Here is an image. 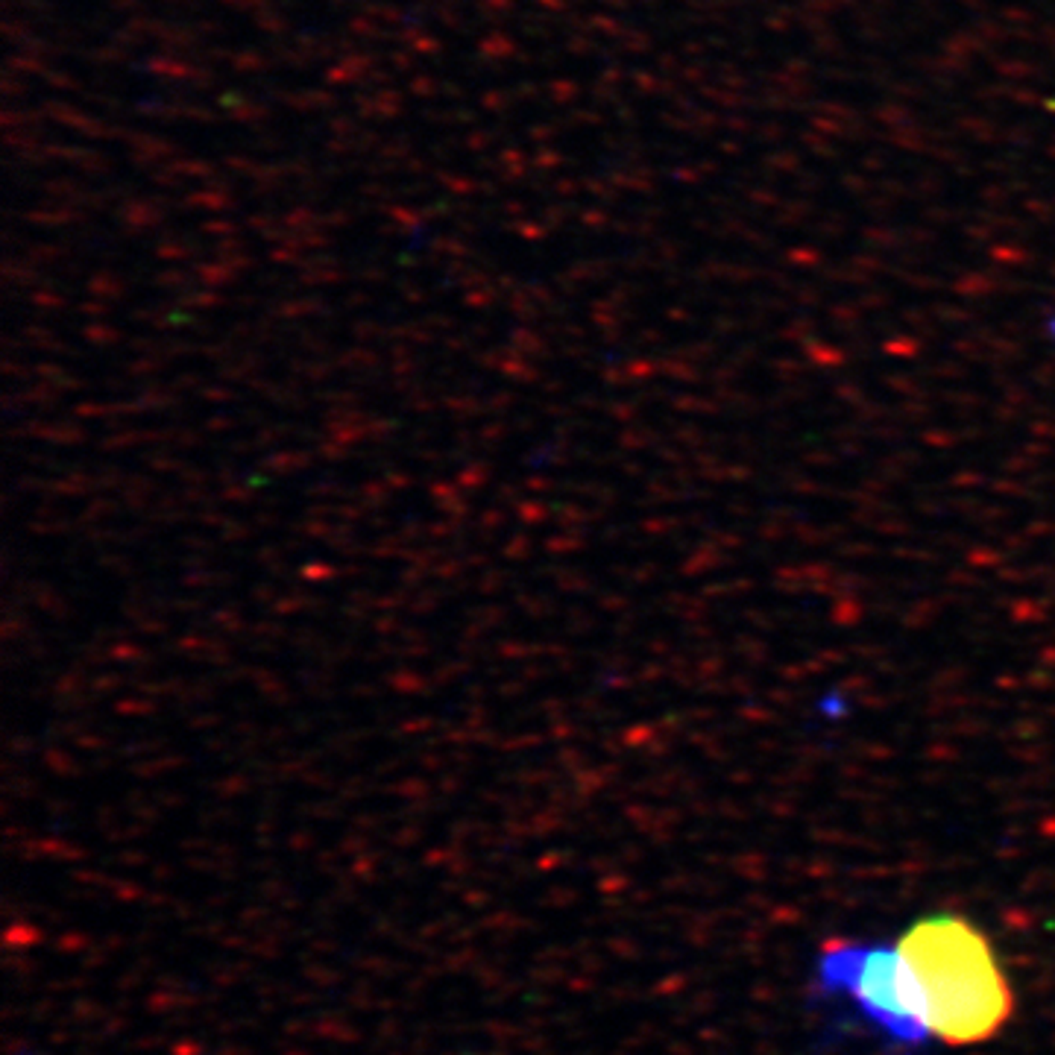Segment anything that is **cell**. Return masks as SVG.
Instances as JSON below:
<instances>
[{
  "mask_svg": "<svg viewBox=\"0 0 1055 1055\" xmlns=\"http://www.w3.org/2000/svg\"><path fill=\"white\" fill-rule=\"evenodd\" d=\"M816 988L841 1002L891 1052H921L936 1043L897 941H830L816 962Z\"/></svg>",
  "mask_w": 1055,
  "mask_h": 1055,
  "instance_id": "obj_2",
  "label": "cell"
},
{
  "mask_svg": "<svg viewBox=\"0 0 1055 1055\" xmlns=\"http://www.w3.org/2000/svg\"><path fill=\"white\" fill-rule=\"evenodd\" d=\"M932 1041L973 1047L994 1038L1011 1018V985L991 941L953 912L923 914L897 938Z\"/></svg>",
  "mask_w": 1055,
  "mask_h": 1055,
  "instance_id": "obj_1",
  "label": "cell"
}]
</instances>
